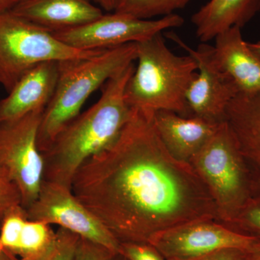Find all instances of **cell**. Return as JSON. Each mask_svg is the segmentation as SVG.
<instances>
[{
    "instance_id": "cell-20",
    "label": "cell",
    "mask_w": 260,
    "mask_h": 260,
    "mask_svg": "<svg viewBox=\"0 0 260 260\" xmlns=\"http://www.w3.org/2000/svg\"><path fill=\"white\" fill-rule=\"evenodd\" d=\"M226 226L260 238V195L251 200Z\"/></svg>"
},
{
    "instance_id": "cell-27",
    "label": "cell",
    "mask_w": 260,
    "mask_h": 260,
    "mask_svg": "<svg viewBox=\"0 0 260 260\" xmlns=\"http://www.w3.org/2000/svg\"><path fill=\"white\" fill-rule=\"evenodd\" d=\"M23 0H0V13L12 11Z\"/></svg>"
},
{
    "instance_id": "cell-6",
    "label": "cell",
    "mask_w": 260,
    "mask_h": 260,
    "mask_svg": "<svg viewBox=\"0 0 260 260\" xmlns=\"http://www.w3.org/2000/svg\"><path fill=\"white\" fill-rule=\"evenodd\" d=\"M100 51L73 49L53 32L11 11L0 13V85L8 93L36 65L86 57Z\"/></svg>"
},
{
    "instance_id": "cell-7",
    "label": "cell",
    "mask_w": 260,
    "mask_h": 260,
    "mask_svg": "<svg viewBox=\"0 0 260 260\" xmlns=\"http://www.w3.org/2000/svg\"><path fill=\"white\" fill-rule=\"evenodd\" d=\"M44 111L0 122V168L18 186L25 210L44 182V160L37 142Z\"/></svg>"
},
{
    "instance_id": "cell-2",
    "label": "cell",
    "mask_w": 260,
    "mask_h": 260,
    "mask_svg": "<svg viewBox=\"0 0 260 260\" xmlns=\"http://www.w3.org/2000/svg\"><path fill=\"white\" fill-rule=\"evenodd\" d=\"M135 69L133 63L108 80L99 100L54 138L42 153L44 181L71 189L75 174L84 162L118 139L133 115L124 91Z\"/></svg>"
},
{
    "instance_id": "cell-29",
    "label": "cell",
    "mask_w": 260,
    "mask_h": 260,
    "mask_svg": "<svg viewBox=\"0 0 260 260\" xmlns=\"http://www.w3.org/2000/svg\"><path fill=\"white\" fill-rule=\"evenodd\" d=\"M250 260H260V249L255 252L251 253Z\"/></svg>"
},
{
    "instance_id": "cell-1",
    "label": "cell",
    "mask_w": 260,
    "mask_h": 260,
    "mask_svg": "<svg viewBox=\"0 0 260 260\" xmlns=\"http://www.w3.org/2000/svg\"><path fill=\"white\" fill-rule=\"evenodd\" d=\"M153 114L133 109L118 139L84 162L72 183L75 196L119 243H148L182 224L218 221L204 183L168 151Z\"/></svg>"
},
{
    "instance_id": "cell-31",
    "label": "cell",
    "mask_w": 260,
    "mask_h": 260,
    "mask_svg": "<svg viewBox=\"0 0 260 260\" xmlns=\"http://www.w3.org/2000/svg\"><path fill=\"white\" fill-rule=\"evenodd\" d=\"M10 256H13L9 255V254H5V253L2 252V251H0V259H3V258L10 257Z\"/></svg>"
},
{
    "instance_id": "cell-33",
    "label": "cell",
    "mask_w": 260,
    "mask_h": 260,
    "mask_svg": "<svg viewBox=\"0 0 260 260\" xmlns=\"http://www.w3.org/2000/svg\"><path fill=\"white\" fill-rule=\"evenodd\" d=\"M0 122H1V120H0Z\"/></svg>"
},
{
    "instance_id": "cell-21",
    "label": "cell",
    "mask_w": 260,
    "mask_h": 260,
    "mask_svg": "<svg viewBox=\"0 0 260 260\" xmlns=\"http://www.w3.org/2000/svg\"><path fill=\"white\" fill-rule=\"evenodd\" d=\"M19 206L22 199L18 186L0 168V225L5 215Z\"/></svg>"
},
{
    "instance_id": "cell-22",
    "label": "cell",
    "mask_w": 260,
    "mask_h": 260,
    "mask_svg": "<svg viewBox=\"0 0 260 260\" xmlns=\"http://www.w3.org/2000/svg\"><path fill=\"white\" fill-rule=\"evenodd\" d=\"M117 254L105 246L80 238L72 260H114Z\"/></svg>"
},
{
    "instance_id": "cell-28",
    "label": "cell",
    "mask_w": 260,
    "mask_h": 260,
    "mask_svg": "<svg viewBox=\"0 0 260 260\" xmlns=\"http://www.w3.org/2000/svg\"><path fill=\"white\" fill-rule=\"evenodd\" d=\"M249 48L260 58V42L248 43Z\"/></svg>"
},
{
    "instance_id": "cell-24",
    "label": "cell",
    "mask_w": 260,
    "mask_h": 260,
    "mask_svg": "<svg viewBox=\"0 0 260 260\" xmlns=\"http://www.w3.org/2000/svg\"><path fill=\"white\" fill-rule=\"evenodd\" d=\"M80 238L74 233L59 228L56 231L55 250L50 260L73 259Z\"/></svg>"
},
{
    "instance_id": "cell-9",
    "label": "cell",
    "mask_w": 260,
    "mask_h": 260,
    "mask_svg": "<svg viewBox=\"0 0 260 260\" xmlns=\"http://www.w3.org/2000/svg\"><path fill=\"white\" fill-rule=\"evenodd\" d=\"M149 244L167 260H187L225 249L254 253L260 238L236 232L214 220L189 222L155 234Z\"/></svg>"
},
{
    "instance_id": "cell-15",
    "label": "cell",
    "mask_w": 260,
    "mask_h": 260,
    "mask_svg": "<svg viewBox=\"0 0 260 260\" xmlns=\"http://www.w3.org/2000/svg\"><path fill=\"white\" fill-rule=\"evenodd\" d=\"M11 12L53 34L81 26L104 14L92 0H23Z\"/></svg>"
},
{
    "instance_id": "cell-4",
    "label": "cell",
    "mask_w": 260,
    "mask_h": 260,
    "mask_svg": "<svg viewBox=\"0 0 260 260\" xmlns=\"http://www.w3.org/2000/svg\"><path fill=\"white\" fill-rule=\"evenodd\" d=\"M162 34L137 43L138 66L126 84L124 99L137 110L150 114L170 111L190 116L186 91L198 73V64L189 54L172 52Z\"/></svg>"
},
{
    "instance_id": "cell-17",
    "label": "cell",
    "mask_w": 260,
    "mask_h": 260,
    "mask_svg": "<svg viewBox=\"0 0 260 260\" xmlns=\"http://www.w3.org/2000/svg\"><path fill=\"white\" fill-rule=\"evenodd\" d=\"M225 121L260 183V95H237L227 108Z\"/></svg>"
},
{
    "instance_id": "cell-19",
    "label": "cell",
    "mask_w": 260,
    "mask_h": 260,
    "mask_svg": "<svg viewBox=\"0 0 260 260\" xmlns=\"http://www.w3.org/2000/svg\"><path fill=\"white\" fill-rule=\"evenodd\" d=\"M191 0H119L114 12L134 18L150 20L174 14Z\"/></svg>"
},
{
    "instance_id": "cell-25",
    "label": "cell",
    "mask_w": 260,
    "mask_h": 260,
    "mask_svg": "<svg viewBox=\"0 0 260 260\" xmlns=\"http://www.w3.org/2000/svg\"><path fill=\"white\" fill-rule=\"evenodd\" d=\"M251 253L237 249H225L187 260H250Z\"/></svg>"
},
{
    "instance_id": "cell-23",
    "label": "cell",
    "mask_w": 260,
    "mask_h": 260,
    "mask_svg": "<svg viewBox=\"0 0 260 260\" xmlns=\"http://www.w3.org/2000/svg\"><path fill=\"white\" fill-rule=\"evenodd\" d=\"M119 254L128 260H167L149 243H120Z\"/></svg>"
},
{
    "instance_id": "cell-5",
    "label": "cell",
    "mask_w": 260,
    "mask_h": 260,
    "mask_svg": "<svg viewBox=\"0 0 260 260\" xmlns=\"http://www.w3.org/2000/svg\"><path fill=\"white\" fill-rule=\"evenodd\" d=\"M189 164L209 191L216 206L218 222L224 225L260 195V183L226 121Z\"/></svg>"
},
{
    "instance_id": "cell-13",
    "label": "cell",
    "mask_w": 260,
    "mask_h": 260,
    "mask_svg": "<svg viewBox=\"0 0 260 260\" xmlns=\"http://www.w3.org/2000/svg\"><path fill=\"white\" fill-rule=\"evenodd\" d=\"M153 121L169 153L178 160L188 164L223 123L212 122L198 116H181L170 111L154 113Z\"/></svg>"
},
{
    "instance_id": "cell-16",
    "label": "cell",
    "mask_w": 260,
    "mask_h": 260,
    "mask_svg": "<svg viewBox=\"0 0 260 260\" xmlns=\"http://www.w3.org/2000/svg\"><path fill=\"white\" fill-rule=\"evenodd\" d=\"M260 11V0H210L191 17L196 36L206 43L234 26H243Z\"/></svg>"
},
{
    "instance_id": "cell-12",
    "label": "cell",
    "mask_w": 260,
    "mask_h": 260,
    "mask_svg": "<svg viewBox=\"0 0 260 260\" xmlns=\"http://www.w3.org/2000/svg\"><path fill=\"white\" fill-rule=\"evenodd\" d=\"M210 53L214 62L237 87L238 95H260V58L243 39L242 28L234 26L215 38Z\"/></svg>"
},
{
    "instance_id": "cell-11",
    "label": "cell",
    "mask_w": 260,
    "mask_h": 260,
    "mask_svg": "<svg viewBox=\"0 0 260 260\" xmlns=\"http://www.w3.org/2000/svg\"><path fill=\"white\" fill-rule=\"evenodd\" d=\"M167 37L185 50L196 61L198 73L186 91L191 115L215 123L225 121L227 108L238 94L237 87L214 62L210 46L189 47L173 32Z\"/></svg>"
},
{
    "instance_id": "cell-30",
    "label": "cell",
    "mask_w": 260,
    "mask_h": 260,
    "mask_svg": "<svg viewBox=\"0 0 260 260\" xmlns=\"http://www.w3.org/2000/svg\"><path fill=\"white\" fill-rule=\"evenodd\" d=\"M114 260H128L126 259L124 256L121 255V254H118L116 256L115 259Z\"/></svg>"
},
{
    "instance_id": "cell-18",
    "label": "cell",
    "mask_w": 260,
    "mask_h": 260,
    "mask_svg": "<svg viewBox=\"0 0 260 260\" xmlns=\"http://www.w3.org/2000/svg\"><path fill=\"white\" fill-rule=\"evenodd\" d=\"M56 232L51 225L25 219L13 255L22 260H50L55 250Z\"/></svg>"
},
{
    "instance_id": "cell-10",
    "label": "cell",
    "mask_w": 260,
    "mask_h": 260,
    "mask_svg": "<svg viewBox=\"0 0 260 260\" xmlns=\"http://www.w3.org/2000/svg\"><path fill=\"white\" fill-rule=\"evenodd\" d=\"M26 213L30 220L57 225L119 254L120 243L70 188L44 181L37 200Z\"/></svg>"
},
{
    "instance_id": "cell-14",
    "label": "cell",
    "mask_w": 260,
    "mask_h": 260,
    "mask_svg": "<svg viewBox=\"0 0 260 260\" xmlns=\"http://www.w3.org/2000/svg\"><path fill=\"white\" fill-rule=\"evenodd\" d=\"M59 77V61H47L28 70L5 99L0 100V120L21 117L51 102Z\"/></svg>"
},
{
    "instance_id": "cell-26",
    "label": "cell",
    "mask_w": 260,
    "mask_h": 260,
    "mask_svg": "<svg viewBox=\"0 0 260 260\" xmlns=\"http://www.w3.org/2000/svg\"><path fill=\"white\" fill-rule=\"evenodd\" d=\"M103 11L114 12L119 0H92Z\"/></svg>"
},
{
    "instance_id": "cell-8",
    "label": "cell",
    "mask_w": 260,
    "mask_h": 260,
    "mask_svg": "<svg viewBox=\"0 0 260 260\" xmlns=\"http://www.w3.org/2000/svg\"><path fill=\"white\" fill-rule=\"evenodd\" d=\"M184 23L174 14L157 20H145L115 13L103 14L93 21L77 28L54 32L56 39L68 47L82 51L105 50L139 43Z\"/></svg>"
},
{
    "instance_id": "cell-32",
    "label": "cell",
    "mask_w": 260,
    "mask_h": 260,
    "mask_svg": "<svg viewBox=\"0 0 260 260\" xmlns=\"http://www.w3.org/2000/svg\"><path fill=\"white\" fill-rule=\"evenodd\" d=\"M0 260H22V259H18V258L15 257V256H10V257L3 258V259H0Z\"/></svg>"
},
{
    "instance_id": "cell-3",
    "label": "cell",
    "mask_w": 260,
    "mask_h": 260,
    "mask_svg": "<svg viewBox=\"0 0 260 260\" xmlns=\"http://www.w3.org/2000/svg\"><path fill=\"white\" fill-rule=\"evenodd\" d=\"M136 59L137 43H131L86 57L59 61L55 91L43 112L38 133L41 153H44L61 130L79 115L92 93Z\"/></svg>"
}]
</instances>
